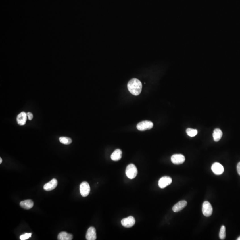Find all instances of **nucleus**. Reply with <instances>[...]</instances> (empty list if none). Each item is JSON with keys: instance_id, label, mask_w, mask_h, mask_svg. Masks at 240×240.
Wrapping results in <instances>:
<instances>
[{"instance_id": "obj_12", "label": "nucleus", "mask_w": 240, "mask_h": 240, "mask_svg": "<svg viewBox=\"0 0 240 240\" xmlns=\"http://www.w3.org/2000/svg\"><path fill=\"white\" fill-rule=\"evenodd\" d=\"M87 240H95L97 238L96 229L93 227H90L87 230L86 234Z\"/></svg>"}, {"instance_id": "obj_1", "label": "nucleus", "mask_w": 240, "mask_h": 240, "mask_svg": "<svg viewBox=\"0 0 240 240\" xmlns=\"http://www.w3.org/2000/svg\"><path fill=\"white\" fill-rule=\"evenodd\" d=\"M127 87L129 92L131 94L137 96L141 93L142 90V83L137 79L133 78L129 81Z\"/></svg>"}, {"instance_id": "obj_7", "label": "nucleus", "mask_w": 240, "mask_h": 240, "mask_svg": "<svg viewBox=\"0 0 240 240\" xmlns=\"http://www.w3.org/2000/svg\"><path fill=\"white\" fill-rule=\"evenodd\" d=\"M121 223L124 227L130 228L134 226L135 223V219L134 217L130 216L123 219L121 221Z\"/></svg>"}, {"instance_id": "obj_23", "label": "nucleus", "mask_w": 240, "mask_h": 240, "mask_svg": "<svg viewBox=\"0 0 240 240\" xmlns=\"http://www.w3.org/2000/svg\"><path fill=\"white\" fill-rule=\"evenodd\" d=\"M237 171L238 174L240 176V162H239L237 165Z\"/></svg>"}, {"instance_id": "obj_24", "label": "nucleus", "mask_w": 240, "mask_h": 240, "mask_svg": "<svg viewBox=\"0 0 240 240\" xmlns=\"http://www.w3.org/2000/svg\"><path fill=\"white\" fill-rule=\"evenodd\" d=\"M2 158H1H1H0V164L2 163Z\"/></svg>"}, {"instance_id": "obj_20", "label": "nucleus", "mask_w": 240, "mask_h": 240, "mask_svg": "<svg viewBox=\"0 0 240 240\" xmlns=\"http://www.w3.org/2000/svg\"><path fill=\"white\" fill-rule=\"evenodd\" d=\"M226 227L224 226H222L219 233V237L221 240H224L226 238Z\"/></svg>"}, {"instance_id": "obj_22", "label": "nucleus", "mask_w": 240, "mask_h": 240, "mask_svg": "<svg viewBox=\"0 0 240 240\" xmlns=\"http://www.w3.org/2000/svg\"><path fill=\"white\" fill-rule=\"evenodd\" d=\"M27 116H28V119H29V120L31 121V120H32L33 119V114H32V112H27Z\"/></svg>"}, {"instance_id": "obj_16", "label": "nucleus", "mask_w": 240, "mask_h": 240, "mask_svg": "<svg viewBox=\"0 0 240 240\" xmlns=\"http://www.w3.org/2000/svg\"><path fill=\"white\" fill-rule=\"evenodd\" d=\"M73 238V235L66 232H61L57 237V239L59 240H72Z\"/></svg>"}, {"instance_id": "obj_8", "label": "nucleus", "mask_w": 240, "mask_h": 240, "mask_svg": "<svg viewBox=\"0 0 240 240\" xmlns=\"http://www.w3.org/2000/svg\"><path fill=\"white\" fill-rule=\"evenodd\" d=\"M171 162L175 164H182L185 162V156L182 154H174L171 156Z\"/></svg>"}, {"instance_id": "obj_17", "label": "nucleus", "mask_w": 240, "mask_h": 240, "mask_svg": "<svg viewBox=\"0 0 240 240\" xmlns=\"http://www.w3.org/2000/svg\"><path fill=\"white\" fill-rule=\"evenodd\" d=\"M222 135V130L220 129H215L214 131V133H213V134H212V136H213L214 141H216V142H218V141H219L221 140Z\"/></svg>"}, {"instance_id": "obj_2", "label": "nucleus", "mask_w": 240, "mask_h": 240, "mask_svg": "<svg viewBox=\"0 0 240 240\" xmlns=\"http://www.w3.org/2000/svg\"><path fill=\"white\" fill-rule=\"evenodd\" d=\"M137 170L134 164H130L127 166L126 170V175L130 179L134 178L137 176Z\"/></svg>"}, {"instance_id": "obj_18", "label": "nucleus", "mask_w": 240, "mask_h": 240, "mask_svg": "<svg viewBox=\"0 0 240 240\" xmlns=\"http://www.w3.org/2000/svg\"><path fill=\"white\" fill-rule=\"evenodd\" d=\"M60 142L62 144L68 145H70L72 142V140L70 137H60L59 139Z\"/></svg>"}, {"instance_id": "obj_10", "label": "nucleus", "mask_w": 240, "mask_h": 240, "mask_svg": "<svg viewBox=\"0 0 240 240\" xmlns=\"http://www.w3.org/2000/svg\"><path fill=\"white\" fill-rule=\"evenodd\" d=\"M27 118L26 113L25 112H22L16 117V122L20 126H24L26 122Z\"/></svg>"}, {"instance_id": "obj_25", "label": "nucleus", "mask_w": 240, "mask_h": 240, "mask_svg": "<svg viewBox=\"0 0 240 240\" xmlns=\"http://www.w3.org/2000/svg\"><path fill=\"white\" fill-rule=\"evenodd\" d=\"M237 240H240V236L237 238Z\"/></svg>"}, {"instance_id": "obj_13", "label": "nucleus", "mask_w": 240, "mask_h": 240, "mask_svg": "<svg viewBox=\"0 0 240 240\" xmlns=\"http://www.w3.org/2000/svg\"><path fill=\"white\" fill-rule=\"evenodd\" d=\"M187 204V201H181L174 205L172 210L174 212H178L183 210L184 208L185 207Z\"/></svg>"}, {"instance_id": "obj_14", "label": "nucleus", "mask_w": 240, "mask_h": 240, "mask_svg": "<svg viewBox=\"0 0 240 240\" xmlns=\"http://www.w3.org/2000/svg\"><path fill=\"white\" fill-rule=\"evenodd\" d=\"M34 202L31 200H26L21 201L20 203L21 207L26 209L30 210L34 206Z\"/></svg>"}, {"instance_id": "obj_4", "label": "nucleus", "mask_w": 240, "mask_h": 240, "mask_svg": "<svg viewBox=\"0 0 240 240\" xmlns=\"http://www.w3.org/2000/svg\"><path fill=\"white\" fill-rule=\"evenodd\" d=\"M153 126V123L151 121H144L137 124V128L140 131H144L152 129Z\"/></svg>"}, {"instance_id": "obj_21", "label": "nucleus", "mask_w": 240, "mask_h": 240, "mask_svg": "<svg viewBox=\"0 0 240 240\" xmlns=\"http://www.w3.org/2000/svg\"><path fill=\"white\" fill-rule=\"evenodd\" d=\"M32 233H27L24 234H22L20 237V239L21 240H26L29 239L30 237H31Z\"/></svg>"}, {"instance_id": "obj_6", "label": "nucleus", "mask_w": 240, "mask_h": 240, "mask_svg": "<svg viewBox=\"0 0 240 240\" xmlns=\"http://www.w3.org/2000/svg\"><path fill=\"white\" fill-rule=\"evenodd\" d=\"M172 182V179L170 177L164 176L160 179L158 182L159 186L161 189H164L170 185Z\"/></svg>"}, {"instance_id": "obj_15", "label": "nucleus", "mask_w": 240, "mask_h": 240, "mask_svg": "<svg viewBox=\"0 0 240 240\" xmlns=\"http://www.w3.org/2000/svg\"><path fill=\"white\" fill-rule=\"evenodd\" d=\"M122 151L121 149H116L111 156V158L114 161H118L122 158Z\"/></svg>"}, {"instance_id": "obj_3", "label": "nucleus", "mask_w": 240, "mask_h": 240, "mask_svg": "<svg viewBox=\"0 0 240 240\" xmlns=\"http://www.w3.org/2000/svg\"><path fill=\"white\" fill-rule=\"evenodd\" d=\"M202 211L205 217H208L211 215L212 213V208L211 204L208 201L204 202L202 204Z\"/></svg>"}, {"instance_id": "obj_9", "label": "nucleus", "mask_w": 240, "mask_h": 240, "mask_svg": "<svg viewBox=\"0 0 240 240\" xmlns=\"http://www.w3.org/2000/svg\"><path fill=\"white\" fill-rule=\"evenodd\" d=\"M212 170L216 175H221L224 171V168L221 164L215 162L212 166Z\"/></svg>"}, {"instance_id": "obj_11", "label": "nucleus", "mask_w": 240, "mask_h": 240, "mask_svg": "<svg viewBox=\"0 0 240 240\" xmlns=\"http://www.w3.org/2000/svg\"><path fill=\"white\" fill-rule=\"evenodd\" d=\"M57 181L55 178H53L49 182L44 185V189L46 191H50L55 189L57 186Z\"/></svg>"}, {"instance_id": "obj_5", "label": "nucleus", "mask_w": 240, "mask_h": 240, "mask_svg": "<svg viewBox=\"0 0 240 240\" xmlns=\"http://www.w3.org/2000/svg\"><path fill=\"white\" fill-rule=\"evenodd\" d=\"M80 191L81 195L83 197L88 196L90 191V187L89 183L86 181L82 182L80 185Z\"/></svg>"}, {"instance_id": "obj_19", "label": "nucleus", "mask_w": 240, "mask_h": 240, "mask_svg": "<svg viewBox=\"0 0 240 240\" xmlns=\"http://www.w3.org/2000/svg\"><path fill=\"white\" fill-rule=\"evenodd\" d=\"M187 135L190 137H194L197 134V130L196 129L188 128L186 130Z\"/></svg>"}]
</instances>
